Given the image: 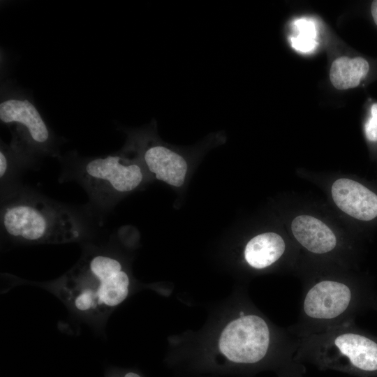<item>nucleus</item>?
I'll return each instance as SVG.
<instances>
[{"mask_svg": "<svg viewBox=\"0 0 377 377\" xmlns=\"http://www.w3.org/2000/svg\"><path fill=\"white\" fill-rule=\"evenodd\" d=\"M302 290L297 320L288 329L296 337L355 322L359 313L374 309L377 302L369 282L353 276H311Z\"/></svg>", "mask_w": 377, "mask_h": 377, "instance_id": "1", "label": "nucleus"}, {"mask_svg": "<svg viewBox=\"0 0 377 377\" xmlns=\"http://www.w3.org/2000/svg\"><path fill=\"white\" fill-rule=\"evenodd\" d=\"M130 284L120 261L107 253L82 259L54 284V290L76 313L102 319L128 296Z\"/></svg>", "mask_w": 377, "mask_h": 377, "instance_id": "2", "label": "nucleus"}, {"mask_svg": "<svg viewBox=\"0 0 377 377\" xmlns=\"http://www.w3.org/2000/svg\"><path fill=\"white\" fill-rule=\"evenodd\" d=\"M3 232L16 242L26 244H62L82 236L78 219L67 208L47 199L19 195L2 207Z\"/></svg>", "mask_w": 377, "mask_h": 377, "instance_id": "3", "label": "nucleus"}, {"mask_svg": "<svg viewBox=\"0 0 377 377\" xmlns=\"http://www.w3.org/2000/svg\"><path fill=\"white\" fill-rule=\"evenodd\" d=\"M298 338L296 355L325 365L349 366L367 374L377 373V336L355 322Z\"/></svg>", "mask_w": 377, "mask_h": 377, "instance_id": "4", "label": "nucleus"}, {"mask_svg": "<svg viewBox=\"0 0 377 377\" xmlns=\"http://www.w3.org/2000/svg\"><path fill=\"white\" fill-rule=\"evenodd\" d=\"M219 347L230 361L253 364L265 359L272 348L297 352L298 338L288 330L274 329L260 315L241 311L222 332Z\"/></svg>", "mask_w": 377, "mask_h": 377, "instance_id": "5", "label": "nucleus"}, {"mask_svg": "<svg viewBox=\"0 0 377 377\" xmlns=\"http://www.w3.org/2000/svg\"><path fill=\"white\" fill-rule=\"evenodd\" d=\"M79 178L94 201L109 206L116 195L130 192L142 182L143 174L136 163H128L121 156L109 155L85 162Z\"/></svg>", "mask_w": 377, "mask_h": 377, "instance_id": "6", "label": "nucleus"}, {"mask_svg": "<svg viewBox=\"0 0 377 377\" xmlns=\"http://www.w3.org/2000/svg\"><path fill=\"white\" fill-rule=\"evenodd\" d=\"M331 192L337 206L349 216L363 221L377 217V195L360 182L339 179Z\"/></svg>", "mask_w": 377, "mask_h": 377, "instance_id": "7", "label": "nucleus"}, {"mask_svg": "<svg viewBox=\"0 0 377 377\" xmlns=\"http://www.w3.org/2000/svg\"><path fill=\"white\" fill-rule=\"evenodd\" d=\"M0 119L4 124L16 123L26 128L31 140L44 145L50 139V132L40 114L27 99L9 98L0 103Z\"/></svg>", "mask_w": 377, "mask_h": 377, "instance_id": "8", "label": "nucleus"}, {"mask_svg": "<svg viewBox=\"0 0 377 377\" xmlns=\"http://www.w3.org/2000/svg\"><path fill=\"white\" fill-rule=\"evenodd\" d=\"M143 161L156 179L179 187L184 182L188 165L184 158L163 145L154 143L145 148Z\"/></svg>", "mask_w": 377, "mask_h": 377, "instance_id": "9", "label": "nucleus"}, {"mask_svg": "<svg viewBox=\"0 0 377 377\" xmlns=\"http://www.w3.org/2000/svg\"><path fill=\"white\" fill-rule=\"evenodd\" d=\"M291 230L297 242L314 255H328L336 250L337 239L333 231L323 221L308 215L295 217Z\"/></svg>", "mask_w": 377, "mask_h": 377, "instance_id": "10", "label": "nucleus"}, {"mask_svg": "<svg viewBox=\"0 0 377 377\" xmlns=\"http://www.w3.org/2000/svg\"><path fill=\"white\" fill-rule=\"evenodd\" d=\"M286 250V242L281 235L265 232L248 242L244 251V259L251 267L263 269L279 261Z\"/></svg>", "mask_w": 377, "mask_h": 377, "instance_id": "11", "label": "nucleus"}, {"mask_svg": "<svg viewBox=\"0 0 377 377\" xmlns=\"http://www.w3.org/2000/svg\"><path fill=\"white\" fill-rule=\"evenodd\" d=\"M369 71L368 61L362 57H341L335 59L330 71V79L337 89L357 87Z\"/></svg>", "mask_w": 377, "mask_h": 377, "instance_id": "12", "label": "nucleus"}, {"mask_svg": "<svg viewBox=\"0 0 377 377\" xmlns=\"http://www.w3.org/2000/svg\"><path fill=\"white\" fill-rule=\"evenodd\" d=\"M293 25L297 35L290 38L293 47L302 52L313 51L318 45L315 23L311 19L302 18L295 20Z\"/></svg>", "mask_w": 377, "mask_h": 377, "instance_id": "13", "label": "nucleus"}, {"mask_svg": "<svg viewBox=\"0 0 377 377\" xmlns=\"http://www.w3.org/2000/svg\"><path fill=\"white\" fill-rule=\"evenodd\" d=\"M364 128L367 139L371 142H377V103L371 105L370 116L365 122Z\"/></svg>", "mask_w": 377, "mask_h": 377, "instance_id": "14", "label": "nucleus"}, {"mask_svg": "<svg viewBox=\"0 0 377 377\" xmlns=\"http://www.w3.org/2000/svg\"><path fill=\"white\" fill-rule=\"evenodd\" d=\"M8 159L2 149L0 151V177L2 179L8 172Z\"/></svg>", "mask_w": 377, "mask_h": 377, "instance_id": "15", "label": "nucleus"}, {"mask_svg": "<svg viewBox=\"0 0 377 377\" xmlns=\"http://www.w3.org/2000/svg\"><path fill=\"white\" fill-rule=\"evenodd\" d=\"M371 13L375 24L377 25V0L371 3Z\"/></svg>", "mask_w": 377, "mask_h": 377, "instance_id": "16", "label": "nucleus"}, {"mask_svg": "<svg viewBox=\"0 0 377 377\" xmlns=\"http://www.w3.org/2000/svg\"><path fill=\"white\" fill-rule=\"evenodd\" d=\"M122 377H141V376L137 373L129 371V372L125 373Z\"/></svg>", "mask_w": 377, "mask_h": 377, "instance_id": "17", "label": "nucleus"}, {"mask_svg": "<svg viewBox=\"0 0 377 377\" xmlns=\"http://www.w3.org/2000/svg\"><path fill=\"white\" fill-rule=\"evenodd\" d=\"M105 377H120L115 373H110V371L106 374Z\"/></svg>", "mask_w": 377, "mask_h": 377, "instance_id": "18", "label": "nucleus"}, {"mask_svg": "<svg viewBox=\"0 0 377 377\" xmlns=\"http://www.w3.org/2000/svg\"><path fill=\"white\" fill-rule=\"evenodd\" d=\"M374 309L377 310V302H376V306H375Z\"/></svg>", "mask_w": 377, "mask_h": 377, "instance_id": "19", "label": "nucleus"}]
</instances>
